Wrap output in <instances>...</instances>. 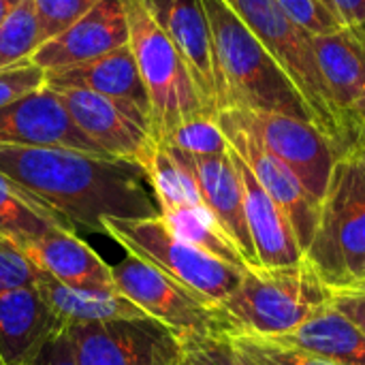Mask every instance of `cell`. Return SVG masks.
<instances>
[{
	"label": "cell",
	"mask_w": 365,
	"mask_h": 365,
	"mask_svg": "<svg viewBox=\"0 0 365 365\" xmlns=\"http://www.w3.org/2000/svg\"><path fill=\"white\" fill-rule=\"evenodd\" d=\"M0 173L53 207L77 233L105 235V218L158 214L145 171L130 160L68 148L0 145Z\"/></svg>",
	"instance_id": "cell-1"
},
{
	"label": "cell",
	"mask_w": 365,
	"mask_h": 365,
	"mask_svg": "<svg viewBox=\"0 0 365 365\" xmlns=\"http://www.w3.org/2000/svg\"><path fill=\"white\" fill-rule=\"evenodd\" d=\"M220 77V107L314 118L287 71L225 0H203Z\"/></svg>",
	"instance_id": "cell-2"
},
{
	"label": "cell",
	"mask_w": 365,
	"mask_h": 365,
	"mask_svg": "<svg viewBox=\"0 0 365 365\" xmlns=\"http://www.w3.org/2000/svg\"><path fill=\"white\" fill-rule=\"evenodd\" d=\"M306 259L331 291L365 284V139L334 163Z\"/></svg>",
	"instance_id": "cell-3"
},
{
	"label": "cell",
	"mask_w": 365,
	"mask_h": 365,
	"mask_svg": "<svg viewBox=\"0 0 365 365\" xmlns=\"http://www.w3.org/2000/svg\"><path fill=\"white\" fill-rule=\"evenodd\" d=\"M329 302L331 289L304 257L282 267L248 265L222 308L240 334L274 338L293 331Z\"/></svg>",
	"instance_id": "cell-4"
},
{
	"label": "cell",
	"mask_w": 365,
	"mask_h": 365,
	"mask_svg": "<svg viewBox=\"0 0 365 365\" xmlns=\"http://www.w3.org/2000/svg\"><path fill=\"white\" fill-rule=\"evenodd\" d=\"M130 49L139 73L150 94V130L156 141H163L173 128L197 118H216L199 92L184 58L156 24L143 0H122Z\"/></svg>",
	"instance_id": "cell-5"
},
{
	"label": "cell",
	"mask_w": 365,
	"mask_h": 365,
	"mask_svg": "<svg viewBox=\"0 0 365 365\" xmlns=\"http://www.w3.org/2000/svg\"><path fill=\"white\" fill-rule=\"evenodd\" d=\"M263 47L287 71L295 88L302 92L314 126L331 141L338 156L351 148L342 120L331 101L329 88L323 79L312 34H308L278 0H225Z\"/></svg>",
	"instance_id": "cell-6"
},
{
	"label": "cell",
	"mask_w": 365,
	"mask_h": 365,
	"mask_svg": "<svg viewBox=\"0 0 365 365\" xmlns=\"http://www.w3.org/2000/svg\"><path fill=\"white\" fill-rule=\"evenodd\" d=\"M105 235L212 304L222 302L242 282L244 269L229 265L178 237L160 214L143 218H105Z\"/></svg>",
	"instance_id": "cell-7"
},
{
	"label": "cell",
	"mask_w": 365,
	"mask_h": 365,
	"mask_svg": "<svg viewBox=\"0 0 365 365\" xmlns=\"http://www.w3.org/2000/svg\"><path fill=\"white\" fill-rule=\"evenodd\" d=\"M115 287L150 319L167 325L182 342L195 338H231L237 323L218 304L207 302L148 261L128 255L113 267Z\"/></svg>",
	"instance_id": "cell-8"
},
{
	"label": "cell",
	"mask_w": 365,
	"mask_h": 365,
	"mask_svg": "<svg viewBox=\"0 0 365 365\" xmlns=\"http://www.w3.org/2000/svg\"><path fill=\"white\" fill-rule=\"evenodd\" d=\"M79 365H182V340L150 317L66 325Z\"/></svg>",
	"instance_id": "cell-9"
},
{
	"label": "cell",
	"mask_w": 365,
	"mask_h": 365,
	"mask_svg": "<svg viewBox=\"0 0 365 365\" xmlns=\"http://www.w3.org/2000/svg\"><path fill=\"white\" fill-rule=\"evenodd\" d=\"M233 111L257 139L299 178L310 197L321 205L338 158L331 141L308 120L274 111Z\"/></svg>",
	"instance_id": "cell-10"
},
{
	"label": "cell",
	"mask_w": 365,
	"mask_h": 365,
	"mask_svg": "<svg viewBox=\"0 0 365 365\" xmlns=\"http://www.w3.org/2000/svg\"><path fill=\"white\" fill-rule=\"evenodd\" d=\"M216 120L229 145L242 156V160L248 165L265 192L276 201V205L289 216L297 242L306 255L319 220V203L310 197L299 178L257 139V135L235 115L233 109L218 111Z\"/></svg>",
	"instance_id": "cell-11"
},
{
	"label": "cell",
	"mask_w": 365,
	"mask_h": 365,
	"mask_svg": "<svg viewBox=\"0 0 365 365\" xmlns=\"http://www.w3.org/2000/svg\"><path fill=\"white\" fill-rule=\"evenodd\" d=\"M51 88V86H49ZM77 128L107 156L141 165L154 145L150 118L137 107L81 88H53Z\"/></svg>",
	"instance_id": "cell-12"
},
{
	"label": "cell",
	"mask_w": 365,
	"mask_h": 365,
	"mask_svg": "<svg viewBox=\"0 0 365 365\" xmlns=\"http://www.w3.org/2000/svg\"><path fill=\"white\" fill-rule=\"evenodd\" d=\"M0 145L68 148L86 154L107 156L77 128L60 94L49 88L47 81L43 88L0 107Z\"/></svg>",
	"instance_id": "cell-13"
},
{
	"label": "cell",
	"mask_w": 365,
	"mask_h": 365,
	"mask_svg": "<svg viewBox=\"0 0 365 365\" xmlns=\"http://www.w3.org/2000/svg\"><path fill=\"white\" fill-rule=\"evenodd\" d=\"M314 53L349 143L365 139V41L351 28L312 36Z\"/></svg>",
	"instance_id": "cell-14"
},
{
	"label": "cell",
	"mask_w": 365,
	"mask_h": 365,
	"mask_svg": "<svg viewBox=\"0 0 365 365\" xmlns=\"http://www.w3.org/2000/svg\"><path fill=\"white\" fill-rule=\"evenodd\" d=\"M128 41V19L122 0H101L64 32L45 41L30 60L45 73H58L115 51Z\"/></svg>",
	"instance_id": "cell-15"
},
{
	"label": "cell",
	"mask_w": 365,
	"mask_h": 365,
	"mask_svg": "<svg viewBox=\"0 0 365 365\" xmlns=\"http://www.w3.org/2000/svg\"><path fill=\"white\" fill-rule=\"evenodd\" d=\"M156 24L184 58L199 92L218 113L220 77L203 0H143Z\"/></svg>",
	"instance_id": "cell-16"
},
{
	"label": "cell",
	"mask_w": 365,
	"mask_h": 365,
	"mask_svg": "<svg viewBox=\"0 0 365 365\" xmlns=\"http://www.w3.org/2000/svg\"><path fill=\"white\" fill-rule=\"evenodd\" d=\"M171 150L184 163V167L190 171L205 207L218 218L222 229L233 237V242L242 250L246 263L259 265L255 246L250 240L248 222H246L242 180L233 165L231 154L227 152V154H216V156H192V154H186L175 148H171Z\"/></svg>",
	"instance_id": "cell-17"
},
{
	"label": "cell",
	"mask_w": 365,
	"mask_h": 365,
	"mask_svg": "<svg viewBox=\"0 0 365 365\" xmlns=\"http://www.w3.org/2000/svg\"><path fill=\"white\" fill-rule=\"evenodd\" d=\"M66 325L36 284L0 293V357L4 365H26Z\"/></svg>",
	"instance_id": "cell-18"
},
{
	"label": "cell",
	"mask_w": 365,
	"mask_h": 365,
	"mask_svg": "<svg viewBox=\"0 0 365 365\" xmlns=\"http://www.w3.org/2000/svg\"><path fill=\"white\" fill-rule=\"evenodd\" d=\"M229 154L240 173L244 188V212L255 246V255L261 267H282L302 261L306 255L297 242L289 216L276 205V201L257 182L242 156L229 145Z\"/></svg>",
	"instance_id": "cell-19"
},
{
	"label": "cell",
	"mask_w": 365,
	"mask_h": 365,
	"mask_svg": "<svg viewBox=\"0 0 365 365\" xmlns=\"http://www.w3.org/2000/svg\"><path fill=\"white\" fill-rule=\"evenodd\" d=\"M26 259L41 272L77 289H118L113 267L94 252L75 231L56 229L30 242Z\"/></svg>",
	"instance_id": "cell-20"
},
{
	"label": "cell",
	"mask_w": 365,
	"mask_h": 365,
	"mask_svg": "<svg viewBox=\"0 0 365 365\" xmlns=\"http://www.w3.org/2000/svg\"><path fill=\"white\" fill-rule=\"evenodd\" d=\"M47 86L92 90L103 96L128 103L150 118V94L130 45L66 71L47 73Z\"/></svg>",
	"instance_id": "cell-21"
},
{
	"label": "cell",
	"mask_w": 365,
	"mask_h": 365,
	"mask_svg": "<svg viewBox=\"0 0 365 365\" xmlns=\"http://www.w3.org/2000/svg\"><path fill=\"white\" fill-rule=\"evenodd\" d=\"M336 365H365V334L331 302L289 334L267 338Z\"/></svg>",
	"instance_id": "cell-22"
},
{
	"label": "cell",
	"mask_w": 365,
	"mask_h": 365,
	"mask_svg": "<svg viewBox=\"0 0 365 365\" xmlns=\"http://www.w3.org/2000/svg\"><path fill=\"white\" fill-rule=\"evenodd\" d=\"M34 284L64 325L148 317L126 295H122L120 289H77L62 284L41 269H36Z\"/></svg>",
	"instance_id": "cell-23"
},
{
	"label": "cell",
	"mask_w": 365,
	"mask_h": 365,
	"mask_svg": "<svg viewBox=\"0 0 365 365\" xmlns=\"http://www.w3.org/2000/svg\"><path fill=\"white\" fill-rule=\"evenodd\" d=\"M56 229L75 231L73 225L53 207L0 173V233L24 250L30 242Z\"/></svg>",
	"instance_id": "cell-24"
},
{
	"label": "cell",
	"mask_w": 365,
	"mask_h": 365,
	"mask_svg": "<svg viewBox=\"0 0 365 365\" xmlns=\"http://www.w3.org/2000/svg\"><path fill=\"white\" fill-rule=\"evenodd\" d=\"M171 231L195 248L229 263L235 267H248L242 250L233 242V237L222 229L218 218L201 203V205H184L169 212H158Z\"/></svg>",
	"instance_id": "cell-25"
},
{
	"label": "cell",
	"mask_w": 365,
	"mask_h": 365,
	"mask_svg": "<svg viewBox=\"0 0 365 365\" xmlns=\"http://www.w3.org/2000/svg\"><path fill=\"white\" fill-rule=\"evenodd\" d=\"M145 171L152 195L158 203V212H169L184 205H201V192L197 182L173 150L154 139L152 150L139 165ZM205 205V203H203Z\"/></svg>",
	"instance_id": "cell-26"
},
{
	"label": "cell",
	"mask_w": 365,
	"mask_h": 365,
	"mask_svg": "<svg viewBox=\"0 0 365 365\" xmlns=\"http://www.w3.org/2000/svg\"><path fill=\"white\" fill-rule=\"evenodd\" d=\"M41 43L34 0H21V4L0 24V71L30 60Z\"/></svg>",
	"instance_id": "cell-27"
},
{
	"label": "cell",
	"mask_w": 365,
	"mask_h": 365,
	"mask_svg": "<svg viewBox=\"0 0 365 365\" xmlns=\"http://www.w3.org/2000/svg\"><path fill=\"white\" fill-rule=\"evenodd\" d=\"M242 365H336L312 353L276 344L267 338L235 334L229 338Z\"/></svg>",
	"instance_id": "cell-28"
},
{
	"label": "cell",
	"mask_w": 365,
	"mask_h": 365,
	"mask_svg": "<svg viewBox=\"0 0 365 365\" xmlns=\"http://www.w3.org/2000/svg\"><path fill=\"white\" fill-rule=\"evenodd\" d=\"M158 143L171 145L192 156H216L229 152V141L216 118H197L184 122Z\"/></svg>",
	"instance_id": "cell-29"
},
{
	"label": "cell",
	"mask_w": 365,
	"mask_h": 365,
	"mask_svg": "<svg viewBox=\"0 0 365 365\" xmlns=\"http://www.w3.org/2000/svg\"><path fill=\"white\" fill-rule=\"evenodd\" d=\"M98 2L101 0H34L38 28H41V41L45 43L58 36Z\"/></svg>",
	"instance_id": "cell-30"
},
{
	"label": "cell",
	"mask_w": 365,
	"mask_h": 365,
	"mask_svg": "<svg viewBox=\"0 0 365 365\" xmlns=\"http://www.w3.org/2000/svg\"><path fill=\"white\" fill-rule=\"evenodd\" d=\"M282 9L312 36L342 30V21L321 0H278Z\"/></svg>",
	"instance_id": "cell-31"
},
{
	"label": "cell",
	"mask_w": 365,
	"mask_h": 365,
	"mask_svg": "<svg viewBox=\"0 0 365 365\" xmlns=\"http://www.w3.org/2000/svg\"><path fill=\"white\" fill-rule=\"evenodd\" d=\"M45 81H47V73L41 66H36L32 60L2 68L0 71V107L17 101L24 94H30L43 88Z\"/></svg>",
	"instance_id": "cell-32"
},
{
	"label": "cell",
	"mask_w": 365,
	"mask_h": 365,
	"mask_svg": "<svg viewBox=\"0 0 365 365\" xmlns=\"http://www.w3.org/2000/svg\"><path fill=\"white\" fill-rule=\"evenodd\" d=\"M36 267L26 259V255L0 233V293L34 284Z\"/></svg>",
	"instance_id": "cell-33"
},
{
	"label": "cell",
	"mask_w": 365,
	"mask_h": 365,
	"mask_svg": "<svg viewBox=\"0 0 365 365\" xmlns=\"http://www.w3.org/2000/svg\"><path fill=\"white\" fill-rule=\"evenodd\" d=\"M182 346V365H242L229 338H195Z\"/></svg>",
	"instance_id": "cell-34"
},
{
	"label": "cell",
	"mask_w": 365,
	"mask_h": 365,
	"mask_svg": "<svg viewBox=\"0 0 365 365\" xmlns=\"http://www.w3.org/2000/svg\"><path fill=\"white\" fill-rule=\"evenodd\" d=\"M26 365H79L73 342L66 334V327L56 334Z\"/></svg>",
	"instance_id": "cell-35"
},
{
	"label": "cell",
	"mask_w": 365,
	"mask_h": 365,
	"mask_svg": "<svg viewBox=\"0 0 365 365\" xmlns=\"http://www.w3.org/2000/svg\"><path fill=\"white\" fill-rule=\"evenodd\" d=\"M331 304L365 334V289L331 291Z\"/></svg>",
	"instance_id": "cell-36"
},
{
	"label": "cell",
	"mask_w": 365,
	"mask_h": 365,
	"mask_svg": "<svg viewBox=\"0 0 365 365\" xmlns=\"http://www.w3.org/2000/svg\"><path fill=\"white\" fill-rule=\"evenodd\" d=\"M336 17L344 28H359L365 24V0H331Z\"/></svg>",
	"instance_id": "cell-37"
},
{
	"label": "cell",
	"mask_w": 365,
	"mask_h": 365,
	"mask_svg": "<svg viewBox=\"0 0 365 365\" xmlns=\"http://www.w3.org/2000/svg\"><path fill=\"white\" fill-rule=\"evenodd\" d=\"M21 4V0H0V24Z\"/></svg>",
	"instance_id": "cell-38"
},
{
	"label": "cell",
	"mask_w": 365,
	"mask_h": 365,
	"mask_svg": "<svg viewBox=\"0 0 365 365\" xmlns=\"http://www.w3.org/2000/svg\"><path fill=\"white\" fill-rule=\"evenodd\" d=\"M353 32H355V34H359V36H361V38L365 41V24H364V26H359V28H355Z\"/></svg>",
	"instance_id": "cell-39"
},
{
	"label": "cell",
	"mask_w": 365,
	"mask_h": 365,
	"mask_svg": "<svg viewBox=\"0 0 365 365\" xmlns=\"http://www.w3.org/2000/svg\"><path fill=\"white\" fill-rule=\"evenodd\" d=\"M321 2H323V4H325V6H327L331 13H334V4H331V0H321ZM334 15H336V13H334Z\"/></svg>",
	"instance_id": "cell-40"
},
{
	"label": "cell",
	"mask_w": 365,
	"mask_h": 365,
	"mask_svg": "<svg viewBox=\"0 0 365 365\" xmlns=\"http://www.w3.org/2000/svg\"><path fill=\"white\" fill-rule=\"evenodd\" d=\"M0 365H4V364H2V357H0Z\"/></svg>",
	"instance_id": "cell-41"
},
{
	"label": "cell",
	"mask_w": 365,
	"mask_h": 365,
	"mask_svg": "<svg viewBox=\"0 0 365 365\" xmlns=\"http://www.w3.org/2000/svg\"><path fill=\"white\" fill-rule=\"evenodd\" d=\"M359 289H365V284H364V287H359Z\"/></svg>",
	"instance_id": "cell-42"
}]
</instances>
